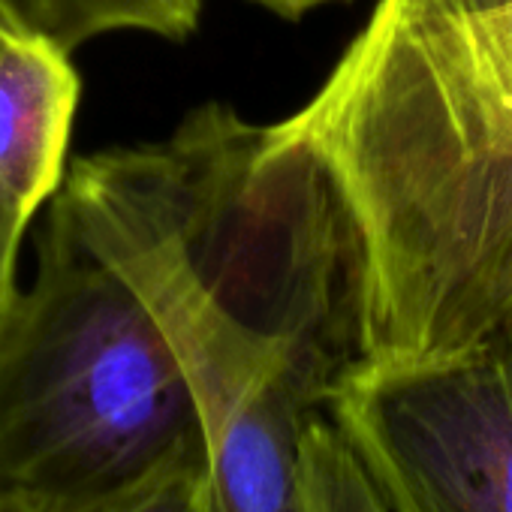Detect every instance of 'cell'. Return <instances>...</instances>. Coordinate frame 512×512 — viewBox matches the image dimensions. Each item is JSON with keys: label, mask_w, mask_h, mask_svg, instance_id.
<instances>
[{"label": "cell", "mask_w": 512, "mask_h": 512, "mask_svg": "<svg viewBox=\"0 0 512 512\" xmlns=\"http://www.w3.org/2000/svg\"><path fill=\"white\" fill-rule=\"evenodd\" d=\"M19 4L73 52L88 40L121 31L187 40L202 16V0H19Z\"/></svg>", "instance_id": "8992f818"}, {"label": "cell", "mask_w": 512, "mask_h": 512, "mask_svg": "<svg viewBox=\"0 0 512 512\" xmlns=\"http://www.w3.org/2000/svg\"><path fill=\"white\" fill-rule=\"evenodd\" d=\"M163 332L199 401L220 512H302V428L335 380L293 353L202 326L166 323Z\"/></svg>", "instance_id": "277c9868"}, {"label": "cell", "mask_w": 512, "mask_h": 512, "mask_svg": "<svg viewBox=\"0 0 512 512\" xmlns=\"http://www.w3.org/2000/svg\"><path fill=\"white\" fill-rule=\"evenodd\" d=\"M299 488L302 512H389L338 425L320 410L302 428Z\"/></svg>", "instance_id": "52a82bcc"}, {"label": "cell", "mask_w": 512, "mask_h": 512, "mask_svg": "<svg viewBox=\"0 0 512 512\" xmlns=\"http://www.w3.org/2000/svg\"><path fill=\"white\" fill-rule=\"evenodd\" d=\"M109 512H220L211 467L178 470Z\"/></svg>", "instance_id": "ba28073f"}, {"label": "cell", "mask_w": 512, "mask_h": 512, "mask_svg": "<svg viewBox=\"0 0 512 512\" xmlns=\"http://www.w3.org/2000/svg\"><path fill=\"white\" fill-rule=\"evenodd\" d=\"M253 4H260L284 19H302L305 13L317 10V7H326V4H338V0H253ZM344 4V0H341Z\"/></svg>", "instance_id": "9c48e42d"}, {"label": "cell", "mask_w": 512, "mask_h": 512, "mask_svg": "<svg viewBox=\"0 0 512 512\" xmlns=\"http://www.w3.org/2000/svg\"><path fill=\"white\" fill-rule=\"evenodd\" d=\"M79 100L73 49L0 0V269L16 281L31 223L67 181Z\"/></svg>", "instance_id": "5b68a950"}, {"label": "cell", "mask_w": 512, "mask_h": 512, "mask_svg": "<svg viewBox=\"0 0 512 512\" xmlns=\"http://www.w3.org/2000/svg\"><path fill=\"white\" fill-rule=\"evenodd\" d=\"M19 290H22V284L16 278H10L4 269H0V326H4V320H7V314H10V308H13L16 296H19Z\"/></svg>", "instance_id": "30bf717a"}, {"label": "cell", "mask_w": 512, "mask_h": 512, "mask_svg": "<svg viewBox=\"0 0 512 512\" xmlns=\"http://www.w3.org/2000/svg\"><path fill=\"white\" fill-rule=\"evenodd\" d=\"M0 512H37L25 503H16V500H0Z\"/></svg>", "instance_id": "7c38bea8"}, {"label": "cell", "mask_w": 512, "mask_h": 512, "mask_svg": "<svg viewBox=\"0 0 512 512\" xmlns=\"http://www.w3.org/2000/svg\"><path fill=\"white\" fill-rule=\"evenodd\" d=\"M284 127L356 229L362 362H512V0H377Z\"/></svg>", "instance_id": "6da1fadb"}, {"label": "cell", "mask_w": 512, "mask_h": 512, "mask_svg": "<svg viewBox=\"0 0 512 512\" xmlns=\"http://www.w3.org/2000/svg\"><path fill=\"white\" fill-rule=\"evenodd\" d=\"M202 464L199 401L163 326L49 205L0 326V500L109 512Z\"/></svg>", "instance_id": "7a4b0ae2"}, {"label": "cell", "mask_w": 512, "mask_h": 512, "mask_svg": "<svg viewBox=\"0 0 512 512\" xmlns=\"http://www.w3.org/2000/svg\"><path fill=\"white\" fill-rule=\"evenodd\" d=\"M326 413L389 512H512V362H356Z\"/></svg>", "instance_id": "3957f363"}, {"label": "cell", "mask_w": 512, "mask_h": 512, "mask_svg": "<svg viewBox=\"0 0 512 512\" xmlns=\"http://www.w3.org/2000/svg\"><path fill=\"white\" fill-rule=\"evenodd\" d=\"M434 4H443V7H494V4H506V0H434Z\"/></svg>", "instance_id": "8fae6325"}]
</instances>
